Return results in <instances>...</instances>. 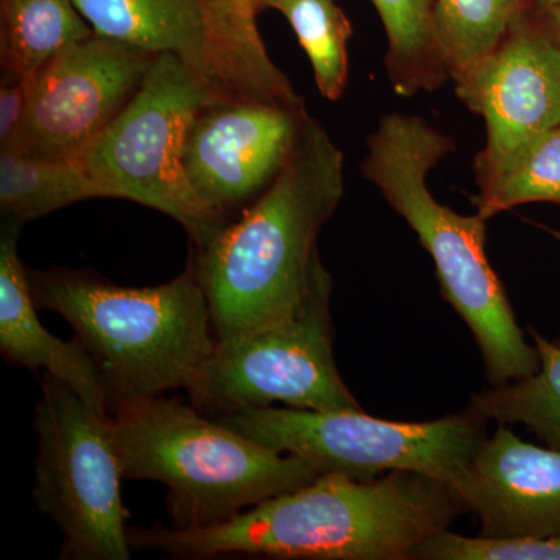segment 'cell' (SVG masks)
<instances>
[{"label":"cell","instance_id":"ac0fdd59","mask_svg":"<svg viewBox=\"0 0 560 560\" xmlns=\"http://www.w3.org/2000/svg\"><path fill=\"white\" fill-rule=\"evenodd\" d=\"M91 198H103V194L79 158H50L0 150V210L3 219L24 224Z\"/></svg>","mask_w":560,"mask_h":560},{"label":"cell","instance_id":"e0dca14e","mask_svg":"<svg viewBox=\"0 0 560 560\" xmlns=\"http://www.w3.org/2000/svg\"><path fill=\"white\" fill-rule=\"evenodd\" d=\"M3 72L35 81L51 61L95 35L73 0H2Z\"/></svg>","mask_w":560,"mask_h":560},{"label":"cell","instance_id":"9a60e30c","mask_svg":"<svg viewBox=\"0 0 560 560\" xmlns=\"http://www.w3.org/2000/svg\"><path fill=\"white\" fill-rule=\"evenodd\" d=\"M206 33L210 86L221 95L305 109L271 60L257 27L256 0H198Z\"/></svg>","mask_w":560,"mask_h":560},{"label":"cell","instance_id":"2e32d148","mask_svg":"<svg viewBox=\"0 0 560 560\" xmlns=\"http://www.w3.org/2000/svg\"><path fill=\"white\" fill-rule=\"evenodd\" d=\"M95 35L153 55L180 58L209 81L198 0H73Z\"/></svg>","mask_w":560,"mask_h":560},{"label":"cell","instance_id":"d6986e66","mask_svg":"<svg viewBox=\"0 0 560 560\" xmlns=\"http://www.w3.org/2000/svg\"><path fill=\"white\" fill-rule=\"evenodd\" d=\"M477 213L488 221L528 202L560 205V127L499 160L477 158Z\"/></svg>","mask_w":560,"mask_h":560},{"label":"cell","instance_id":"9c48e42d","mask_svg":"<svg viewBox=\"0 0 560 560\" xmlns=\"http://www.w3.org/2000/svg\"><path fill=\"white\" fill-rule=\"evenodd\" d=\"M217 419L275 451L301 456L320 475L357 480L416 471L448 485L488 438L486 419L470 410L427 422L287 407L246 408Z\"/></svg>","mask_w":560,"mask_h":560},{"label":"cell","instance_id":"f1b7e54d","mask_svg":"<svg viewBox=\"0 0 560 560\" xmlns=\"http://www.w3.org/2000/svg\"><path fill=\"white\" fill-rule=\"evenodd\" d=\"M556 342H558V345H560V337L558 338V341H556Z\"/></svg>","mask_w":560,"mask_h":560},{"label":"cell","instance_id":"3957f363","mask_svg":"<svg viewBox=\"0 0 560 560\" xmlns=\"http://www.w3.org/2000/svg\"><path fill=\"white\" fill-rule=\"evenodd\" d=\"M361 164L390 208L410 224L436 267L442 296L467 324L492 386L528 377L539 350L523 337L506 291L486 254V220L460 215L433 197L427 176L455 150L453 140L419 116L381 117Z\"/></svg>","mask_w":560,"mask_h":560},{"label":"cell","instance_id":"7402d4cb","mask_svg":"<svg viewBox=\"0 0 560 560\" xmlns=\"http://www.w3.org/2000/svg\"><path fill=\"white\" fill-rule=\"evenodd\" d=\"M529 0H434V27L451 80L495 49L526 14Z\"/></svg>","mask_w":560,"mask_h":560},{"label":"cell","instance_id":"7a4b0ae2","mask_svg":"<svg viewBox=\"0 0 560 560\" xmlns=\"http://www.w3.org/2000/svg\"><path fill=\"white\" fill-rule=\"evenodd\" d=\"M345 153L305 117L289 160L267 190L201 248L194 265L217 341L289 315L320 260L318 235L345 195Z\"/></svg>","mask_w":560,"mask_h":560},{"label":"cell","instance_id":"d4e9b609","mask_svg":"<svg viewBox=\"0 0 560 560\" xmlns=\"http://www.w3.org/2000/svg\"><path fill=\"white\" fill-rule=\"evenodd\" d=\"M33 81L16 73L3 72L0 80V150H9L21 130Z\"/></svg>","mask_w":560,"mask_h":560},{"label":"cell","instance_id":"cb8c5ba5","mask_svg":"<svg viewBox=\"0 0 560 560\" xmlns=\"http://www.w3.org/2000/svg\"><path fill=\"white\" fill-rule=\"evenodd\" d=\"M411 559L560 560V536L466 537L451 529H442L420 541Z\"/></svg>","mask_w":560,"mask_h":560},{"label":"cell","instance_id":"4316f807","mask_svg":"<svg viewBox=\"0 0 560 560\" xmlns=\"http://www.w3.org/2000/svg\"><path fill=\"white\" fill-rule=\"evenodd\" d=\"M287 2H290V0H256L259 11L265 9L279 10Z\"/></svg>","mask_w":560,"mask_h":560},{"label":"cell","instance_id":"277c9868","mask_svg":"<svg viewBox=\"0 0 560 560\" xmlns=\"http://www.w3.org/2000/svg\"><path fill=\"white\" fill-rule=\"evenodd\" d=\"M40 311L62 316L90 350L109 415L132 401L186 389L217 346L208 298L194 260L156 287H121L90 271L28 270Z\"/></svg>","mask_w":560,"mask_h":560},{"label":"cell","instance_id":"52a82bcc","mask_svg":"<svg viewBox=\"0 0 560 560\" xmlns=\"http://www.w3.org/2000/svg\"><path fill=\"white\" fill-rule=\"evenodd\" d=\"M334 282L318 261L304 298L282 318L217 341L186 390L212 418L246 408L359 411L334 357Z\"/></svg>","mask_w":560,"mask_h":560},{"label":"cell","instance_id":"83f0119b","mask_svg":"<svg viewBox=\"0 0 560 560\" xmlns=\"http://www.w3.org/2000/svg\"><path fill=\"white\" fill-rule=\"evenodd\" d=\"M529 2L540 11L558 9L560 7V0H529Z\"/></svg>","mask_w":560,"mask_h":560},{"label":"cell","instance_id":"30bf717a","mask_svg":"<svg viewBox=\"0 0 560 560\" xmlns=\"http://www.w3.org/2000/svg\"><path fill=\"white\" fill-rule=\"evenodd\" d=\"M156 57L98 35L70 47L33 81L9 150L79 156L127 108Z\"/></svg>","mask_w":560,"mask_h":560},{"label":"cell","instance_id":"603a6c76","mask_svg":"<svg viewBox=\"0 0 560 560\" xmlns=\"http://www.w3.org/2000/svg\"><path fill=\"white\" fill-rule=\"evenodd\" d=\"M290 22L311 60L323 97L338 101L349 77L348 44L352 27L335 0H290L278 10Z\"/></svg>","mask_w":560,"mask_h":560},{"label":"cell","instance_id":"5bb4252c","mask_svg":"<svg viewBox=\"0 0 560 560\" xmlns=\"http://www.w3.org/2000/svg\"><path fill=\"white\" fill-rule=\"evenodd\" d=\"M21 228V221L3 219L0 230V352L14 366L54 375L95 411L109 416L105 383L90 350L80 338L68 342L55 337L38 318L18 248Z\"/></svg>","mask_w":560,"mask_h":560},{"label":"cell","instance_id":"484cf974","mask_svg":"<svg viewBox=\"0 0 560 560\" xmlns=\"http://www.w3.org/2000/svg\"><path fill=\"white\" fill-rule=\"evenodd\" d=\"M541 16H544V27L547 28V32L550 33L555 43L560 47V7L558 9L541 11Z\"/></svg>","mask_w":560,"mask_h":560},{"label":"cell","instance_id":"44dd1931","mask_svg":"<svg viewBox=\"0 0 560 560\" xmlns=\"http://www.w3.org/2000/svg\"><path fill=\"white\" fill-rule=\"evenodd\" d=\"M540 368L528 377L475 394L467 410L500 425L522 423L547 447L560 451V345L529 327Z\"/></svg>","mask_w":560,"mask_h":560},{"label":"cell","instance_id":"8992f818","mask_svg":"<svg viewBox=\"0 0 560 560\" xmlns=\"http://www.w3.org/2000/svg\"><path fill=\"white\" fill-rule=\"evenodd\" d=\"M217 94L176 55H158L127 108L77 156L103 198L165 213L195 248L228 224L202 205L184 167L191 120Z\"/></svg>","mask_w":560,"mask_h":560},{"label":"cell","instance_id":"7c38bea8","mask_svg":"<svg viewBox=\"0 0 560 560\" xmlns=\"http://www.w3.org/2000/svg\"><path fill=\"white\" fill-rule=\"evenodd\" d=\"M455 88L488 128L478 158L499 160L560 127V47L525 14Z\"/></svg>","mask_w":560,"mask_h":560},{"label":"cell","instance_id":"4fadbf2b","mask_svg":"<svg viewBox=\"0 0 560 560\" xmlns=\"http://www.w3.org/2000/svg\"><path fill=\"white\" fill-rule=\"evenodd\" d=\"M448 486L482 537L560 536V451L500 425Z\"/></svg>","mask_w":560,"mask_h":560},{"label":"cell","instance_id":"ffe728a7","mask_svg":"<svg viewBox=\"0 0 560 560\" xmlns=\"http://www.w3.org/2000/svg\"><path fill=\"white\" fill-rule=\"evenodd\" d=\"M388 38L386 69L404 97L433 92L451 80L434 27V0H371Z\"/></svg>","mask_w":560,"mask_h":560},{"label":"cell","instance_id":"ba28073f","mask_svg":"<svg viewBox=\"0 0 560 560\" xmlns=\"http://www.w3.org/2000/svg\"><path fill=\"white\" fill-rule=\"evenodd\" d=\"M33 427L39 441L33 499L65 536L60 558L130 560V514L110 416L46 372Z\"/></svg>","mask_w":560,"mask_h":560},{"label":"cell","instance_id":"6da1fadb","mask_svg":"<svg viewBox=\"0 0 560 560\" xmlns=\"http://www.w3.org/2000/svg\"><path fill=\"white\" fill-rule=\"evenodd\" d=\"M466 512L447 482L389 471L371 480L323 474L205 528H130L132 548L178 559L410 560L420 541Z\"/></svg>","mask_w":560,"mask_h":560},{"label":"cell","instance_id":"5b68a950","mask_svg":"<svg viewBox=\"0 0 560 560\" xmlns=\"http://www.w3.org/2000/svg\"><path fill=\"white\" fill-rule=\"evenodd\" d=\"M201 412L160 396L109 415L125 480L164 485L173 528L230 521L319 477L301 456L275 451Z\"/></svg>","mask_w":560,"mask_h":560},{"label":"cell","instance_id":"8fae6325","mask_svg":"<svg viewBox=\"0 0 560 560\" xmlns=\"http://www.w3.org/2000/svg\"><path fill=\"white\" fill-rule=\"evenodd\" d=\"M307 114L221 94L206 103L184 147L187 178L202 205L226 223L241 215L282 171Z\"/></svg>","mask_w":560,"mask_h":560}]
</instances>
